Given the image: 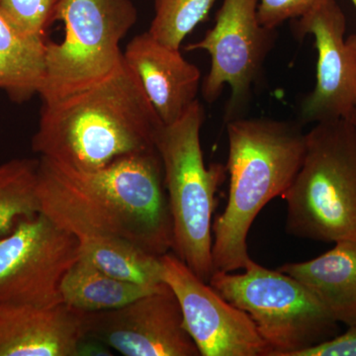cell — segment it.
Masks as SVG:
<instances>
[{
	"label": "cell",
	"instance_id": "cell-1",
	"mask_svg": "<svg viewBox=\"0 0 356 356\" xmlns=\"http://www.w3.org/2000/svg\"><path fill=\"white\" fill-rule=\"evenodd\" d=\"M37 193L40 212L79 241L115 238L156 257L172 252V214L156 149L91 172L40 158Z\"/></svg>",
	"mask_w": 356,
	"mask_h": 356
},
{
	"label": "cell",
	"instance_id": "cell-2",
	"mask_svg": "<svg viewBox=\"0 0 356 356\" xmlns=\"http://www.w3.org/2000/svg\"><path fill=\"white\" fill-rule=\"evenodd\" d=\"M163 123L125 60L99 83L43 104L33 151L76 172L156 149Z\"/></svg>",
	"mask_w": 356,
	"mask_h": 356
},
{
	"label": "cell",
	"instance_id": "cell-3",
	"mask_svg": "<svg viewBox=\"0 0 356 356\" xmlns=\"http://www.w3.org/2000/svg\"><path fill=\"white\" fill-rule=\"evenodd\" d=\"M227 134L229 197L213 221L212 259L215 271L234 273L250 259L248 235L255 218L298 173L306 134L299 123L264 117L228 121Z\"/></svg>",
	"mask_w": 356,
	"mask_h": 356
},
{
	"label": "cell",
	"instance_id": "cell-4",
	"mask_svg": "<svg viewBox=\"0 0 356 356\" xmlns=\"http://www.w3.org/2000/svg\"><path fill=\"white\" fill-rule=\"evenodd\" d=\"M286 231L323 243L356 238V126L321 122L306 134L303 163L281 195Z\"/></svg>",
	"mask_w": 356,
	"mask_h": 356
},
{
	"label": "cell",
	"instance_id": "cell-5",
	"mask_svg": "<svg viewBox=\"0 0 356 356\" xmlns=\"http://www.w3.org/2000/svg\"><path fill=\"white\" fill-rule=\"evenodd\" d=\"M205 111L196 100L175 123L163 125L156 147L163 161L165 184L173 228L172 252L198 277L209 283L212 259L213 215L218 187L226 177V166L207 168L201 147Z\"/></svg>",
	"mask_w": 356,
	"mask_h": 356
},
{
	"label": "cell",
	"instance_id": "cell-6",
	"mask_svg": "<svg viewBox=\"0 0 356 356\" xmlns=\"http://www.w3.org/2000/svg\"><path fill=\"white\" fill-rule=\"evenodd\" d=\"M243 270L214 271L209 284L252 318L269 356H299L336 337L339 322L298 280L252 259Z\"/></svg>",
	"mask_w": 356,
	"mask_h": 356
},
{
	"label": "cell",
	"instance_id": "cell-7",
	"mask_svg": "<svg viewBox=\"0 0 356 356\" xmlns=\"http://www.w3.org/2000/svg\"><path fill=\"white\" fill-rule=\"evenodd\" d=\"M132 0H62L60 43L47 42L43 104L57 102L95 86L123 60L120 43L137 21Z\"/></svg>",
	"mask_w": 356,
	"mask_h": 356
},
{
	"label": "cell",
	"instance_id": "cell-8",
	"mask_svg": "<svg viewBox=\"0 0 356 356\" xmlns=\"http://www.w3.org/2000/svg\"><path fill=\"white\" fill-rule=\"evenodd\" d=\"M81 259L79 238L43 213L0 238V305L62 303L60 283Z\"/></svg>",
	"mask_w": 356,
	"mask_h": 356
},
{
	"label": "cell",
	"instance_id": "cell-9",
	"mask_svg": "<svg viewBox=\"0 0 356 356\" xmlns=\"http://www.w3.org/2000/svg\"><path fill=\"white\" fill-rule=\"evenodd\" d=\"M275 39L276 30L259 19L257 0H224L214 27L200 41L185 47L210 55L209 74L201 86L206 102H216L225 86L231 89L226 122L243 117Z\"/></svg>",
	"mask_w": 356,
	"mask_h": 356
},
{
	"label": "cell",
	"instance_id": "cell-10",
	"mask_svg": "<svg viewBox=\"0 0 356 356\" xmlns=\"http://www.w3.org/2000/svg\"><path fill=\"white\" fill-rule=\"evenodd\" d=\"M163 282L175 293L185 329L201 356H269L245 312L227 301L172 252L159 257Z\"/></svg>",
	"mask_w": 356,
	"mask_h": 356
},
{
	"label": "cell",
	"instance_id": "cell-11",
	"mask_svg": "<svg viewBox=\"0 0 356 356\" xmlns=\"http://www.w3.org/2000/svg\"><path fill=\"white\" fill-rule=\"evenodd\" d=\"M295 20L299 38L312 35L318 51L316 84L300 106L301 122L350 121L356 116V34L336 0H320Z\"/></svg>",
	"mask_w": 356,
	"mask_h": 356
},
{
	"label": "cell",
	"instance_id": "cell-12",
	"mask_svg": "<svg viewBox=\"0 0 356 356\" xmlns=\"http://www.w3.org/2000/svg\"><path fill=\"white\" fill-rule=\"evenodd\" d=\"M84 337L125 356H201L175 293L159 290L114 310L83 313Z\"/></svg>",
	"mask_w": 356,
	"mask_h": 356
},
{
	"label": "cell",
	"instance_id": "cell-13",
	"mask_svg": "<svg viewBox=\"0 0 356 356\" xmlns=\"http://www.w3.org/2000/svg\"><path fill=\"white\" fill-rule=\"evenodd\" d=\"M163 125L175 123L198 100L201 72L149 32L134 37L123 53Z\"/></svg>",
	"mask_w": 356,
	"mask_h": 356
},
{
	"label": "cell",
	"instance_id": "cell-14",
	"mask_svg": "<svg viewBox=\"0 0 356 356\" xmlns=\"http://www.w3.org/2000/svg\"><path fill=\"white\" fill-rule=\"evenodd\" d=\"M83 313L51 307L0 305V356H76Z\"/></svg>",
	"mask_w": 356,
	"mask_h": 356
},
{
	"label": "cell",
	"instance_id": "cell-15",
	"mask_svg": "<svg viewBox=\"0 0 356 356\" xmlns=\"http://www.w3.org/2000/svg\"><path fill=\"white\" fill-rule=\"evenodd\" d=\"M278 270L308 288L337 322L355 324L356 238L337 242L311 261L283 264Z\"/></svg>",
	"mask_w": 356,
	"mask_h": 356
},
{
	"label": "cell",
	"instance_id": "cell-16",
	"mask_svg": "<svg viewBox=\"0 0 356 356\" xmlns=\"http://www.w3.org/2000/svg\"><path fill=\"white\" fill-rule=\"evenodd\" d=\"M163 284L151 287L119 280L79 259L65 274L60 290L67 306L83 313H95L128 305Z\"/></svg>",
	"mask_w": 356,
	"mask_h": 356
},
{
	"label": "cell",
	"instance_id": "cell-17",
	"mask_svg": "<svg viewBox=\"0 0 356 356\" xmlns=\"http://www.w3.org/2000/svg\"><path fill=\"white\" fill-rule=\"evenodd\" d=\"M46 44L23 39L0 15V89L13 102L23 103L38 95L44 79Z\"/></svg>",
	"mask_w": 356,
	"mask_h": 356
},
{
	"label": "cell",
	"instance_id": "cell-18",
	"mask_svg": "<svg viewBox=\"0 0 356 356\" xmlns=\"http://www.w3.org/2000/svg\"><path fill=\"white\" fill-rule=\"evenodd\" d=\"M79 245L81 259L113 277L145 286L163 283L159 257L132 243L115 238H86Z\"/></svg>",
	"mask_w": 356,
	"mask_h": 356
},
{
	"label": "cell",
	"instance_id": "cell-19",
	"mask_svg": "<svg viewBox=\"0 0 356 356\" xmlns=\"http://www.w3.org/2000/svg\"><path fill=\"white\" fill-rule=\"evenodd\" d=\"M39 159H13L0 165V236L8 235L18 221L40 213Z\"/></svg>",
	"mask_w": 356,
	"mask_h": 356
},
{
	"label": "cell",
	"instance_id": "cell-20",
	"mask_svg": "<svg viewBox=\"0 0 356 356\" xmlns=\"http://www.w3.org/2000/svg\"><path fill=\"white\" fill-rule=\"evenodd\" d=\"M217 0H154L149 32L154 39L180 50L185 38L209 14Z\"/></svg>",
	"mask_w": 356,
	"mask_h": 356
},
{
	"label": "cell",
	"instance_id": "cell-21",
	"mask_svg": "<svg viewBox=\"0 0 356 356\" xmlns=\"http://www.w3.org/2000/svg\"><path fill=\"white\" fill-rule=\"evenodd\" d=\"M62 0H0V15L23 39L44 41V33L58 20Z\"/></svg>",
	"mask_w": 356,
	"mask_h": 356
},
{
	"label": "cell",
	"instance_id": "cell-22",
	"mask_svg": "<svg viewBox=\"0 0 356 356\" xmlns=\"http://www.w3.org/2000/svg\"><path fill=\"white\" fill-rule=\"evenodd\" d=\"M320 0H257L261 25L276 30L285 21L297 19Z\"/></svg>",
	"mask_w": 356,
	"mask_h": 356
},
{
	"label": "cell",
	"instance_id": "cell-23",
	"mask_svg": "<svg viewBox=\"0 0 356 356\" xmlns=\"http://www.w3.org/2000/svg\"><path fill=\"white\" fill-rule=\"evenodd\" d=\"M299 356H356V323L341 336L302 351Z\"/></svg>",
	"mask_w": 356,
	"mask_h": 356
},
{
	"label": "cell",
	"instance_id": "cell-24",
	"mask_svg": "<svg viewBox=\"0 0 356 356\" xmlns=\"http://www.w3.org/2000/svg\"><path fill=\"white\" fill-rule=\"evenodd\" d=\"M109 356L114 355L111 348L106 344L91 339V337H83V339L77 344L76 356Z\"/></svg>",
	"mask_w": 356,
	"mask_h": 356
},
{
	"label": "cell",
	"instance_id": "cell-25",
	"mask_svg": "<svg viewBox=\"0 0 356 356\" xmlns=\"http://www.w3.org/2000/svg\"><path fill=\"white\" fill-rule=\"evenodd\" d=\"M350 122H353V124L356 126V116L353 117V119H351Z\"/></svg>",
	"mask_w": 356,
	"mask_h": 356
},
{
	"label": "cell",
	"instance_id": "cell-26",
	"mask_svg": "<svg viewBox=\"0 0 356 356\" xmlns=\"http://www.w3.org/2000/svg\"><path fill=\"white\" fill-rule=\"evenodd\" d=\"M2 74V67H1V60H0V77H1Z\"/></svg>",
	"mask_w": 356,
	"mask_h": 356
},
{
	"label": "cell",
	"instance_id": "cell-27",
	"mask_svg": "<svg viewBox=\"0 0 356 356\" xmlns=\"http://www.w3.org/2000/svg\"><path fill=\"white\" fill-rule=\"evenodd\" d=\"M351 2H353V6L356 7V0H350Z\"/></svg>",
	"mask_w": 356,
	"mask_h": 356
}]
</instances>
